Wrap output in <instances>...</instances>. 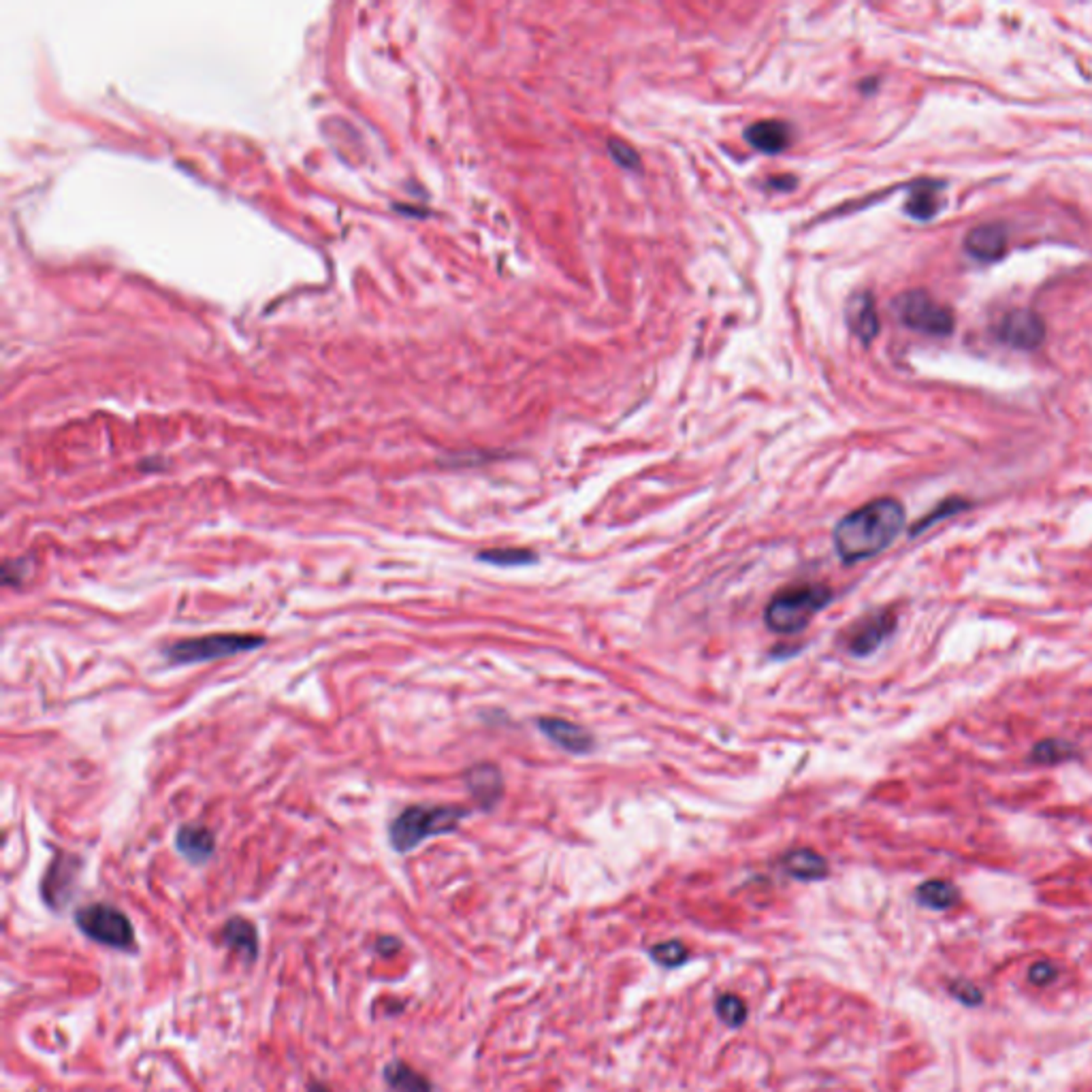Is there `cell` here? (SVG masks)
Instances as JSON below:
<instances>
[{
	"instance_id": "obj_14",
	"label": "cell",
	"mask_w": 1092,
	"mask_h": 1092,
	"mask_svg": "<svg viewBox=\"0 0 1092 1092\" xmlns=\"http://www.w3.org/2000/svg\"><path fill=\"white\" fill-rule=\"evenodd\" d=\"M964 248L973 259L990 263V260H999L1007 250V233L1000 225H982L973 228L967 235Z\"/></svg>"
},
{
	"instance_id": "obj_3",
	"label": "cell",
	"mask_w": 1092,
	"mask_h": 1092,
	"mask_svg": "<svg viewBox=\"0 0 1092 1092\" xmlns=\"http://www.w3.org/2000/svg\"><path fill=\"white\" fill-rule=\"evenodd\" d=\"M833 589L824 585H802L777 594L764 610L769 630L777 634H798L811 623L819 610L833 602Z\"/></svg>"
},
{
	"instance_id": "obj_4",
	"label": "cell",
	"mask_w": 1092,
	"mask_h": 1092,
	"mask_svg": "<svg viewBox=\"0 0 1092 1092\" xmlns=\"http://www.w3.org/2000/svg\"><path fill=\"white\" fill-rule=\"evenodd\" d=\"M76 926L99 945L120 952H135L137 937L124 911L108 903H92L76 911Z\"/></svg>"
},
{
	"instance_id": "obj_20",
	"label": "cell",
	"mask_w": 1092,
	"mask_h": 1092,
	"mask_svg": "<svg viewBox=\"0 0 1092 1092\" xmlns=\"http://www.w3.org/2000/svg\"><path fill=\"white\" fill-rule=\"evenodd\" d=\"M915 898H918L921 907L932 911H945L952 909L953 905L958 903L960 892H958V888L953 886V883L945 881V879H930V881H924L918 888Z\"/></svg>"
},
{
	"instance_id": "obj_29",
	"label": "cell",
	"mask_w": 1092,
	"mask_h": 1092,
	"mask_svg": "<svg viewBox=\"0 0 1092 1092\" xmlns=\"http://www.w3.org/2000/svg\"><path fill=\"white\" fill-rule=\"evenodd\" d=\"M22 566H24L22 559H20V562H18V559H15V562H12V559H9V562H4V568H3L4 585H20V583H22V578L26 577V572H28V570H24Z\"/></svg>"
},
{
	"instance_id": "obj_25",
	"label": "cell",
	"mask_w": 1092,
	"mask_h": 1092,
	"mask_svg": "<svg viewBox=\"0 0 1092 1092\" xmlns=\"http://www.w3.org/2000/svg\"><path fill=\"white\" fill-rule=\"evenodd\" d=\"M964 508H968V504L964 502V499H947V502L939 504V508H935V510H932V513H930L929 516H926L924 521H920V523L915 525L913 530H911V536H918L920 531L929 530V527H930V525H935L937 521L945 519V516H950V514H953V513H960V510H964Z\"/></svg>"
},
{
	"instance_id": "obj_11",
	"label": "cell",
	"mask_w": 1092,
	"mask_h": 1092,
	"mask_svg": "<svg viewBox=\"0 0 1092 1092\" xmlns=\"http://www.w3.org/2000/svg\"><path fill=\"white\" fill-rule=\"evenodd\" d=\"M222 945L235 952L243 962L252 964L259 958V930L252 921L246 918H228L227 924L220 930Z\"/></svg>"
},
{
	"instance_id": "obj_7",
	"label": "cell",
	"mask_w": 1092,
	"mask_h": 1092,
	"mask_svg": "<svg viewBox=\"0 0 1092 1092\" xmlns=\"http://www.w3.org/2000/svg\"><path fill=\"white\" fill-rule=\"evenodd\" d=\"M79 873H82V860L67 851H58L41 883V894H44L47 907L54 911L67 907V903L76 894Z\"/></svg>"
},
{
	"instance_id": "obj_26",
	"label": "cell",
	"mask_w": 1092,
	"mask_h": 1092,
	"mask_svg": "<svg viewBox=\"0 0 1092 1092\" xmlns=\"http://www.w3.org/2000/svg\"><path fill=\"white\" fill-rule=\"evenodd\" d=\"M950 994L967 1007H979L984 1003L982 990L973 982H968V979H953V982H950Z\"/></svg>"
},
{
	"instance_id": "obj_10",
	"label": "cell",
	"mask_w": 1092,
	"mask_h": 1092,
	"mask_svg": "<svg viewBox=\"0 0 1092 1092\" xmlns=\"http://www.w3.org/2000/svg\"><path fill=\"white\" fill-rule=\"evenodd\" d=\"M538 728L542 729V734H545L546 738H551L557 747L568 751V753L587 755L589 751H594V737H591L587 729L580 728L578 723L566 721V719L559 717H542L538 719Z\"/></svg>"
},
{
	"instance_id": "obj_31",
	"label": "cell",
	"mask_w": 1092,
	"mask_h": 1092,
	"mask_svg": "<svg viewBox=\"0 0 1092 1092\" xmlns=\"http://www.w3.org/2000/svg\"><path fill=\"white\" fill-rule=\"evenodd\" d=\"M307 1092H331L327 1084H323V1081H310V1086H307Z\"/></svg>"
},
{
	"instance_id": "obj_27",
	"label": "cell",
	"mask_w": 1092,
	"mask_h": 1092,
	"mask_svg": "<svg viewBox=\"0 0 1092 1092\" xmlns=\"http://www.w3.org/2000/svg\"><path fill=\"white\" fill-rule=\"evenodd\" d=\"M609 150H610V156L615 158V163L621 164L623 169H632V171H638V169H641V158H638L636 150H634L632 146H627L626 141L610 139Z\"/></svg>"
},
{
	"instance_id": "obj_30",
	"label": "cell",
	"mask_w": 1092,
	"mask_h": 1092,
	"mask_svg": "<svg viewBox=\"0 0 1092 1092\" xmlns=\"http://www.w3.org/2000/svg\"><path fill=\"white\" fill-rule=\"evenodd\" d=\"M376 950L382 953V956H393V953L402 950V941L397 939V937H382V939H378L376 943Z\"/></svg>"
},
{
	"instance_id": "obj_23",
	"label": "cell",
	"mask_w": 1092,
	"mask_h": 1092,
	"mask_svg": "<svg viewBox=\"0 0 1092 1092\" xmlns=\"http://www.w3.org/2000/svg\"><path fill=\"white\" fill-rule=\"evenodd\" d=\"M715 1011L717 1017L723 1022V1024L729 1028H740L747 1022V1005H745V1000L740 999L737 994H721L715 1000Z\"/></svg>"
},
{
	"instance_id": "obj_18",
	"label": "cell",
	"mask_w": 1092,
	"mask_h": 1092,
	"mask_svg": "<svg viewBox=\"0 0 1092 1092\" xmlns=\"http://www.w3.org/2000/svg\"><path fill=\"white\" fill-rule=\"evenodd\" d=\"M382 1075L391 1092H434V1084L403 1060H391Z\"/></svg>"
},
{
	"instance_id": "obj_9",
	"label": "cell",
	"mask_w": 1092,
	"mask_h": 1092,
	"mask_svg": "<svg viewBox=\"0 0 1092 1092\" xmlns=\"http://www.w3.org/2000/svg\"><path fill=\"white\" fill-rule=\"evenodd\" d=\"M894 630H897V617H894L892 610L873 612L871 617H866L865 621H860L854 627L847 649L856 658H866V655L875 653L892 636Z\"/></svg>"
},
{
	"instance_id": "obj_15",
	"label": "cell",
	"mask_w": 1092,
	"mask_h": 1092,
	"mask_svg": "<svg viewBox=\"0 0 1092 1092\" xmlns=\"http://www.w3.org/2000/svg\"><path fill=\"white\" fill-rule=\"evenodd\" d=\"M745 139H747L749 146H753L755 150L764 154H779L790 146L792 129L790 124H785V122L781 120H761L751 124L749 129L745 131Z\"/></svg>"
},
{
	"instance_id": "obj_1",
	"label": "cell",
	"mask_w": 1092,
	"mask_h": 1092,
	"mask_svg": "<svg viewBox=\"0 0 1092 1092\" xmlns=\"http://www.w3.org/2000/svg\"><path fill=\"white\" fill-rule=\"evenodd\" d=\"M905 527V508L898 499L879 498L839 521L833 531L841 562L857 563L883 553Z\"/></svg>"
},
{
	"instance_id": "obj_5",
	"label": "cell",
	"mask_w": 1092,
	"mask_h": 1092,
	"mask_svg": "<svg viewBox=\"0 0 1092 1092\" xmlns=\"http://www.w3.org/2000/svg\"><path fill=\"white\" fill-rule=\"evenodd\" d=\"M263 644L265 638L254 636V634H210V636L184 638V641L169 644L164 647V658L173 664H203L254 651Z\"/></svg>"
},
{
	"instance_id": "obj_17",
	"label": "cell",
	"mask_w": 1092,
	"mask_h": 1092,
	"mask_svg": "<svg viewBox=\"0 0 1092 1092\" xmlns=\"http://www.w3.org/2000/svg\"><path fill=\"white\" fill-rule=\"evenodd\" d=\"M781 866L787 875L798 879V881H819V879L828 877L830 873L825 857L813 849L790 851V854L783 856Z\"/></svg>"
},
{
	"instance_id": "obj_2",
	"label": "cell",
	"mask_w": 1092,
	"mask_h": 1092,
	"mask_svg": "<svg viewBox=\"0 0 1092 1092\" xmlns=\"http://www.w3.org/2000/svg\"><path fill=\"white\" fill-rule=\"evenodd\" d=\"M467 817V811L461 807L449 804H414L408 807L393 819L388 825V841L399 854L417 849L420 843L434 836L449 834L457 830L461 819Z\"/></svg>"
},
{
	"instance_id": "obj_21",
	"label": "cell",
	"mask_w": 1092,
	"mask_h": 1092,
	"mask_svg": "<svg viewBox=\"0 0 1092 1092\" xmlns=\"http://www.w3.org/2000/svg\"><path fill=\"white\" fill-rule=\"evenodd\" d=\"M1078 755V751L1075 747H1071L1067 740H1056V738H1048L1041 740V743H1037L1035 747L1031 751V761H1035V764H1043V766H1054V764H1063V761H1071Z\"/></svg>"
},
{
	"instance_id": "obj_8",
	"label": "cell",
	"mask_w": 1092,
	"mask_h": 1092,
	"mask_svg": "<svg viewBox=\"0 0 1092 1092\" xmlns=\"http://www.w3.org/2000/svg\"><path fill=\"white\" fill-rule=\"evenodd\" d=\"M996 333H999L1000 342L1011 346V348L1035 350L1046 339V324L1035 312L1014 310L1005 314Z\"/></svg>"
},
{
	"instance_id": "obj_24",
	"label": "cell",
	"mask_w": 1092,
	"mask_h": 1092,
	"mask_svg": "<svg viewBox=\"0 0 1092 1092\" xmlns=\"http://www.w3.org/2000/svg\"><path fill=\"white\" fill-rule=\"evenodd\" d=\"M649 956H651V960L655 964H659V967H664V968H679L689 960V952H687V947L676 939L653 945L651 950H649Z\"/></svg>"
},
{
	"instance_id": "obj_13",
	"label": "cell",
	"mask_w": 1092,
	"mask_h": 1092,
	"mask_svg": "<svg viewBox=\"0 0 1092 1092\" xmlns=\"http://www.w3.org/2000/svg\"><path fill=\"white\" fill-rule=\"evenodd\" d=\"M466 785L482 809H491L502 798V772L493 764H478L466 772Z\"/></svg>"
},
{
	"instance_id": "obj_22",
	"label": "cell",
	"mask_w": 1092,
	"mask_h": 1092,
	"mask_svg": "<svg viewBox=\"0 0 1092 1092\" xmlns=\"http://www.w3.org/2000/svg\"><path fill=\"white\" fill-rule=\"evenodd\" d=\"M478 562L484 563H491V566L498 568H519V566H531V563L538 562V557L531 551H525V548H489V551H482L476 555Z\"/></svg>"
},
{
	"instance_id": "obj_28",
	"label": "cell",
	"mask_w": 1092,
	"mask_h": 1092,
	"mask_svg": "<svg viewBox=\"0 0 1092 1092\" xmlns=\"http://www.w3.org/2000/svg\"><path fill=\"white\" fill-rule=\"evenodd\" d=\"M1056 977H1058V968L1052 960H1037L1031 968H1028V982H1031L1032 985H1039V988L1049 985Z\"/></svg>"
},
{
	"instance_id": "obj_12",
	"label": "cell",
	"mask_w": 1092,
	"mask_h": 1092,
	"mask_svg": "<svg viewBox=\"0 0 1092 1092\" xmlns=\"http://www.w3.org/2000/svg\"><path fill=\"white\" fill-rule=\"evenodd\" d=\"M175 849L193 865H205L216 851V836L205 825H182L175 834Z\"/></svg>"
},
{
	"instance_id": "obj_19",
	"label": "cell",
	"mask_w": 1092,
	"mask_h": 1092,
	"mask_svg": "<svg viewBox=\"0 0 1092 1092\" xmlns=\"http://www.w3.org/2000/svg\"><path fill=\"white\" fill-rule=\"evenodd\" d=\"M939 193H941V184L939 182H929V179H924V182H918L911 188L907 203H905V211L911 218H915V220H930L932 216L939 211Z\"/></svg>"
},
{
	"instance_id": "obj_6",
	"label": "cell",
	"mask_w": 1092,
	"mask_h": 1092,
	"mask_svg": "<svg viewBox=\"0 0 1092 1092\" xmlns=\"http://www.w3.org/2000/svg\"><path fill=\"white\" fill-rule=\"evenodd\" d=\"M894 314L913 331L926 335H950L953 331V314L924 291L903 292L894 301Z\"/></svg>"
},
{
	"instance_id": "obj_16",
	"label": "cell",
	"mask_w": 1092,
	"mask_h": 1092,
	"mask_svg": "<svg viewBox=\"0 0 1092 1092\" xmlns=\"http://www.w3.org/2000/svg\"><path fill=\"white\" fill-rule=\"evenodd\" d=\"M847 323H849V329L854 331L856 338L862 339L865 344H871L873 339L877 338L879 318L875 301H873V297L868 295V292H860V295L851 297L849 303H847Z\"/></svg>"
}]
</instances>
